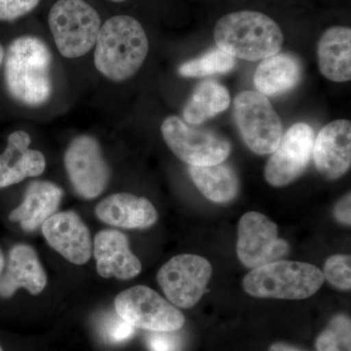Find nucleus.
<instances>
[{
	"label": "nucleus",
	"instance_id": "f257e3e1",
	"mask_svg": "<svg viewBox=\"0 0 351 351\" xmlns=\"http://www.w3.org/2000/svg\"><path fill=\"white\" fill-rule=\"evenodd\" d=\"M4 80L9 95L22 105L40 107L50 100L52 54L43 39H14L4 54Z\"/></svg>",
	"mask_w": 351,
	"mask_h": 351
},
{
	"label": "nucleus",
	"instance_id": "f03ea898",
	"mask_svg": "<svg viewBox=\"0 0 351 351\" xmlns=\"http://www.w3.org/2000/svg\"><path fill=\"white\" fill-rule=\"evenodd\" d=\"M95 45V66L101 75L114 82L133 77L144 64L149 49L144 27L135 18L127 15L106 21Z\"/></svg>",
	"mask_w": 351,
	"mask_h": 351
},
{
	"label": "nucleus",
	"instance_id": "7ed1b4c3",
	"mask_svg": "<svg viewBox=\"0 0 351 351\" xmlns=\"http://www.w3.org/2000/svg\"><path fill=\"white\" fill-rule=\"evenodd\" d=\"M214 38L219 49L249 62L277 54L284 41L276 21L257 11L226 14L215 25Z\"/></svg>",
	"mask_w": 351,
	"mask_h": 351
},
{
	"label": "nucleus",
	"instance_id": "20e7f679",
	"mask_svg": "<svg viewBox=\"0 0 351 351\" xmlns=\"http://www.w3.org/2000/svg\"><path fill=\"white\" fill-rule=\"evenodd\" d=\"M324 274L311 263L276 261L244 277L245 292L262 299L304 300L317 292Z\"/></svg>",
	"mask_w": 351,
	"mask_h": 351
},
{
	"label": "nucleus",
	"instance_id": "39448f33",
	"mask_svg": "<svg viewBox=\"0 0 351 351\" xmlns=\"http://www.w3.org/2000/svg\"><path fill=\"white\" fill-rule=\"evenodd\" d=\"M48 24L60 54L68 59L90 52L101 27L100 15L84 0H58Z\"/></svg>",
	"mask_w": 351,
	"mask_h": 351
},
{
	"label": "nucleus",
	"instance_id": "423d86ee",
	"mask_svg": "<svg viewBox=\"0 0 351 351\" xmlns=\"http://www.w3.org/2000/svg\"><path fill=\"white\" fill-rule=\"evenodd\" d=\"M161 134L170 151L189 166L223 163L232 152V143L223 134L189 125L176 115L164 119Z\"/></svg>",
	"mask_w": 351,
	"mask_h": 351
},
{
	"label": "nucleus",
	"instance_id": "0eeeda50",
	"mask_svg": "<svg viewBox=\"0 0 351 351\" xmlns=\"http://www.w3.org/2000/svg\"><path fill=\"white\" fill-rule=\"evenodd\" d=\"M233 117L245 145L258 156L271 154L282 137V122L269 99L258 91L240 92Z\"/></svg>",
	"mask_w": 351,
	"mask_h": 351
},
{
	"label": "nucleus",
	"instance_id": "6e6552de",
	"mask_svg": "<svg viewBox=\"0 0 351 351\" xmlns=\"http://www.w3.org/2000/svg\"><path fill=\"white\" fill-rule=\"evenodd\" d=\"M115 313L134 328L149 332H176L184 325L181 311L147 286H135L114 300Z\"/></svg>",
	"mask_w": 351,
	"mask_h": 351
},
{
	"label": "nucleus",
	"instance_id": "1a4fd4ad",
	"mask_svg": "<svg viewBox=\"0 0 351 351\" xmlns=\"http://www.w3.org/2000/svg\"><path fill=\"white\" fill-rule=\"evenodd\" d=\"M64 167L75 193L84 199L100 196L110 182V166L92 136L80 135L71 141L64 154Z\"/></svg>",
	"mask_w": 351,
	"mask_h": 351
},
{
	"label": "nucleus",
	"instance_id": "9d476101",
	"mask_svg": "<svg viewBox=\"0 0 351 351\" xmlns=\"http://www.w3.org/2000/svg\"><path fill=\"white\" fill-rule=\"evenodd\" d=\"M213 274L211 263L200 256H176L159 269L157 281L168 301L182 308L195 306L204 295Z\"/></svg>",
	"mask_w": 351,
	"mask_h": 351
},
{
	"label": "nucleus",
	"instance_id": "9b49d317",
	"mask_svg": "<svg viewBox=\"0 0 351 351\" xmlns=\"http://www.w3.org/2000/svg\"><path fill=\"white\" fill-rule=\"evenodd\" d=\"M237 232V256L248 269L279 261L290 251L287 242L279 239L276 223L258 212L244 214Z\"/></svg>",
	"mask_w": 351,
	"mask_h": 351
},
{
	"label": "nucleus",
	"instance_id": "f8f14e48",
	"mask_svg": "<svg viewBox=\"0 0 351 351\" xmlns=\"http://www.w3.org/2000/svg\"><path fill=\"white\" fill-rule=\"evenodd\" d=\"M313 144L314 132L308 124L299 122L291 126L265 165V181L282 188L297 180L311 162Z\"/></svg>",
	"mask_w": 351,
	"mask_h": 351
},
{
	"label": "nucleus",
	"instance_id": "ddd939ff",
	"mask_svg": "<svg viewBox=\"0 0 351 351\" xmlns=\"http://www.w3.org/2000/svg\"><path fill=\"white\" fill-rule=\"evenodd\" d=\"M41 226L47 243L69 263L82 265L91 258L89 230L75 212L55 213Z\"/></svg>",
	"mask_w": 351,
	"mask_h": 351
},
{
	"label": "nucleus",
	"instance_id": "4468645a",
	"mask_svg": "<svg viewBox=\"0 0 351 351\" xmlns=\"http://www.w3.org/2000/svg\"><path fill=\"white\" fill-rule=\"evenodd\" d=\"M313 156L316 169L327 180L345 176L351 166L350 120H335L323 127L314 138Z\"/></svg>",
	"mask_w": 351,
	"mask_h": 351
},
{
	"label": "nucleus",
	"instance_id": "2eb2a0df",
	"mask_svg": "<svg viewBox=\"0 0 351 351\" xmlns=\"http://www.w3.org/2000/svg\"><path fill=\"white\" fill-rule=\"evenodd\" d=\"M94 256L97 271L104 278L128 280L138 276L142 263L130 250L125 234L115 230H105L95 237Z\"/></svg>",
	"mask_w": 351,
	"mask_h": 351
},
{
	"label": "nucleus",
	"instance_id": "dca6fc26",
	"mask_svg": "<svg viewBox=\"0 0 351 351\" xmlns=\"http://www.w3.org/2000/svg\"><path fill=\"white\" fill-rule=\"evenodd\" d=\"M47 276L32 246L17 244L9 252L8 263L0 277V297L9 299L21 288L38 295L45 289Z\"/></svg>",
	"mask_w": 351,
	"mask_h": 351
},
{
	"label": "nucleus",
	"instance_id": "f3484780",
	"mask_svg": "<svg viewBox=\"0 0 351 351\" xmlns=\"http://www.w3.org/2000/svg\"><path fill=\"white\" fill-rule=\"evenodd\" d=\"M31 144L27 132L15 131L9 135L5 151L0 154V189L43 174L45 157L43 152L29 149Z\"/></svg>",
	"mask_w": 351,
	"mask_h": 351
},
{
	"label": "nucleus",
	"instance_id": "a211bd4d",
	"mask_svg": "<svg viewBox=\"0 0 351 351\" xmlns=\"http://www.w3.org/2000/svg\"><path fill=\"white\" fill-rule=\"evenodd\" d=\"M95 214L107 225L143 230L154 226L158 219L156 207L145 197L132 193H114L97 205Z\"/></svg>",
	"mask_w": 351,
	"mask_h": 351
},
{
	"label": "nucleus",
	"instance_id": "6ab92c4d",
	"mask_svg": "<svg viewBox=\"0 0 351 351\" xmlns=\"http://www.w3.org/2000/svg\"><path fill=\"white\" fill-rule=\"evenodd\" d=\"M64 191L54 182L34 181L25 189L20 206L9 214V219L20 223L25 232H32L56 213L63 199Z\"/></svg>",
	"mask_w": 351,
	"mask_h": 351
},
{
	"label": "nucleus",
	"instance_id": "aec40b11",
	"mask_svg": "<svg viewBox=\"0 0 351 351\" xmlns=\"http://www.w3.org/2000/svg\"><path fill=\"white\" fill-rule=\"evenodd\" d=\"M317 60L320 73L334 82L351 80V29L336 25L324 32L317 44Z\"/></svg>",
	"mask_w": 351,
	"mask_h": 351
},
{
	"label": "nucleus",
	"instance_id": "412c9836",
	"mask_svg": "<svg viewBox=\"0 0 351 351\" xmlns=\"http://www.w3.org/2000/svg\"><path fill=\"white\" fill-rule=\"evenodd\" d=\"M302 75V64L298 58L277 53L262 60L254 75V84L265 96H279L297 86Z\"/></svg>",
	"mask_w": 351,
	"mask_h": 351
},
{
	"label": "nucleus",
	"instance_id": "4be33fe9",
	"mask_svg": "<svg viewBox=\"0 0 351 351\" xmlns=\"http://www.w3.org/2000/svg\"><path fill=\"white\" fill-rule=\"evenodd\" d=\"M189 172L198 191L215 203L232 202L239 195V176L230 165L189 166Z\"/></svg>",
	"mask_w": 351,
	"mask_h": 351
},
{
	"label": "nucleus",
	"instance_id": "5701e85b",
	"mask_svg": "<svg viewBox=\"0 0 351 351\" xmlns=\"http://www.w3.org/2000/svg\"><path fill=\"white\" fill-rule=\"evenodd\" d=\"M230 105L228 90L218 82L205 80L193 90L182 108V117L186 123L199 126L208 119L225 112Z\"/></svg>",
	"mask_w": 351,
	"mask_h": 351
},
{
	"label": "nucleus",
	"instance_id": "b1692460",
	"mask_svg": "<svg viewBox=\"0 0 351 351\" xmlns=\"http://www.w3.org/2000/svg\"><path fill=\"white\" fill-rule=\"evenodd\" d=\"M237 66V60L219 48H214L202 56L184 62L179 66L180 75L186 78L205 77L216 73H226Z\"/></svg>",
	"mask_w": 351,
	"mask_h": 351
},
{
	"label": "nucleus",
	"instance_id": "393cba45",
	"mask_svg": "<svg viewBox=\"0 0 351 351\" xmlns=\"http://www.w3.org/2000/svg\"><path fill=\"white\" fill-rule=\"evenodd\" d=\"M350 319L339 314L316 339V348L318 351H350Z\"/></svg>",
	"mask_w": 351,
	"mask_h": 351
},
{
	"label": "nucleus",
	"instance_id": "a878e982",
	"mask_svg": "<svg viewBox=\"0 0 351 351\" xmlns=\"http://www.w3.org/2000/svg\"><path fill=\"white\" fill-rule=\"evenodd\" d=\"M324 278L334 287L350 291L351 288V258L348 255H335L325 263Z\"/></svg>",
	"mask_w": 351,
	"mask_h": 351
},
{
	"label": "nucleus",
	"instance_id": "bb28decb",
	"mask_svg": "<svg viewBox=\"0 0 351 351\" xmlns=\"http://www.w3.org/2000/svg\"><path fill=\"white\" fill-rule=\"evenodd\" d=\"M101 332L106 341L117 345L130 339L135 334V328L114 311L108 313L101 321Z\"/></svg>",
	"mask_w": 351,
	"mask_h": 351
},
{
	"label": "nucleus",
	"instance_id": "cd10ccee",
	"mask_svg": "<svg viewBox=\"0 0 351 351\" xmlns=\"http://www.w3.org/2000/svg\"><path fill=\"white\" fill-rule=\"evenodd\" d=\"M40 0H0V21L11 22L32 12Z\"/></svg>",
	"mask_w": 351,
	"mask_h": 351
},
{
	"label": "nucleus",
	"instance_id": "c85d7f7f",
	"mask_svg": "<svg viewBox=\"0 0 351 351\" xmlns=\"http://www.w3.org/2000/svg\"><path fill=\"white\" fill-rule=\"evenodd\" d=\"M151 351H180L181 339L174 332H152L147 339Z\"/></svg>",
	"mask_w": 351,
	"mask_h": 351
},
{
	"label": "nucleus",
	"instance_id": "c756f323",
	"mask_svg": "<svg viewBox=\"0 0 351 351\" xmlns=\"http://www.w3.org/2000/svg\"><path fill=\"white\" fill-rule=\"evenodd\" d=\"M351 196L350 193L343 196L341 200L337 203L334 209V215L336 219L341 223L346 226H350L351 223Z\"/></svg>",
	"mask_w": 351,
	"mask_h": 351
},
{
	"label": "nucleus",
	"instance_id": "7c9ffc66",
	"mask_svg": "<svg viewBox=\"0 0 351 351\" xmlns=\"http://www.w3.org/2000/svg\"><path fill=\"white\" fill-rule=\"evenodd\" d=\"M269 351H304L288 343H276L270 346Z\"/></svg>",
	"mask_w": 351,
	"mask_h": 351
},
{
	"label": "nucleus",
	"instance_id": "2f4dec72",
	"mask_svg": "<svg viewBox=\"0 0 351 351\" xmlns=\"http://www.w3.org/2000/svg\"><path fill=\"white\" fill-rule=\"evenodd\" d=\"M4 265H5V258H4L3 253L0 249V277H1L2 272H3Z\"/></svg>",
	"mask_w": 351,
	"mask_h": 351
},
{
	"label": "nucleus",
	"instance_id": "473e14b6",
	"mask_svg": "<svg viewBox=\"0 0 351 351\" xmlns=\"http://www.w3.org/2000/svg\"><path fill=\"white\" fill-rule=\"evenodd\" d=\"M4 49L3 47H2L1 44H0V66H1L2 63H3L4 60Z\"/></svg>",
	"mask_w": 351,
	"mask_h": 351
},
{
	"label": "nucleus",
	"instance_id": "72a5a7b5",
	"mask_svg": "<svg viewBox=\"0 0 351 351\" xmlns=\"http://www.w3.org/2000/svg\"><path fill=\"white\" fill-rule=\"evenodd\" d=\"M110 1L117 2V3H119V2H123L125 1V0H110Z\"/></svg>",
	"mask_w": 351,
	"mask_h": 351
},
{
	"label": "nucleus",
	"instance_id": "f704fd0d",
	"mask_svg": "<svg viewBox=\"0 0 351 351\" xmlns=\"http://www.w3.org/2000/svg\"><path fill=\"white\" fill-rule=\"evenodd\" d=\"M0 351H3L2 350L1 346H0Z\"/></svg>",
	"mask_w": 351,
	"mask_h": 351
}]
</instances>
